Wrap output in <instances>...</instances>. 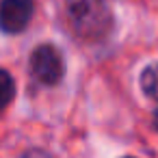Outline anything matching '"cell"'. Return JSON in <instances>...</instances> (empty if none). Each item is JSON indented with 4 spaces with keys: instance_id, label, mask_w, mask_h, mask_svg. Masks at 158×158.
<instances>
[{
    "instance_id": "6da1fadb",
    "label": "cell",
    "mask_w": 158,
    "mask_h": 158,
    "mask_svg": "<svg viewBox=\"0 0 158 158\" xmlns=\"http://www.w3.org/2000/svg\"><path fill=\"white\" fill-rule=\"evenodd\" d=\"M65 13L72 31L87 41H100L113 28L108 0H67Z\"/></svg>"
},
{
    "instance_id": "7a4b0ae2",
    "label": "cell",
    "mask_w": 158,
    "mask_h": 158,
    "mask_svg": "<svg viewBox=\"0 0 158 158\" xmlns=\"http://www.w3.org/2000/svg\"><path fill=\"white\" fill-rule=\"evenodd\" d=\"M31 74L39 85H46V87L59 85L63 80V74H65L63 54L50 44L35 48L31 54Z\"/></svg>"
},
{
    "instance_id": "3957f363",
    "label": "cell",
    "mask_w": 158,
    "mask_h": 158,
    "mask_svg": "<svg viewBox=\"0 0 158 158\" xmlns=\"http://www.w3.org/2000/svg\"><path fill=\"white\" fill-rule=\"evenodd\" d=\"M35 13L33 0H0V31L18 35L22 33Z\"/></svg>"
},
{
    "instance_id": "277c9868",
    "label": "cell",
    "mask_w": 158,
    "mask_h": 158,
    "mask_svg": "<svg viewBox=\"0 0 158 158\" xmlns=\"http://www.w3.org/2000/svg\"><path fill=\"white\" fill-rule=\"evenodd\" d=\"M141 89L147 98L158 102V61L149 63L143 72H141Z\"/></svg>"
},
{
    "instance_id": "5b68a950",
    "label": "cell",
    "mask_w": 158,
    "mask_h": 158,
    "mask_svg": "<svg viewBox=\"0 0 158 158\" xmlns=\"http://www.w3.org/2000/svg\"><path fill=\"white\" fill-rule=\"evenodd\" d=\"M15 98V80L7 69H0V110L7 108Z\"/></svg>"
},
{
    "instance_id": "8992f818",
    "label": "cell",
    "mask_w": 158,
    "mask_h": 158,
    "mask_svg": "<svg viewBox=\"0 0 158 158\" xmlns=\"http://www.w3.org/2000/svg\"><path fill=\"white\" fill-rule=\"evenodd\" d=\"M22 158H52L50 154H46L44 149H28Z\"/></svg>"
},
{
    "instance_id": "52a82bcc",
    "label": "cell",
    "mask_w": 158,
    "mask_h": 158,
    "mask_svg": "<svg viewBox=\"0 0 158 158\" xmlns=\"http://www.w3.org/2000/svg\"><path fill=\"white\" fill-rule=\"evenodd\" d=\"M154 126H156V130H158V108H156V113H154Z\"/></svg>"
},
{
    "instance_id": "ba28073f",
    "label": "cell",
    "mask_w": 158,
    "mask_h": 158,
    "mask_svg": "<svg viewBox=\"0 0 158 158\" xmlns=\"http://www.w3.org/2000/svg\"><path fill=\"white\" fill-rule=\"evenodd\" d=\"M128 158H132V156H128Z\"/></svg>"
}]
</instances>
